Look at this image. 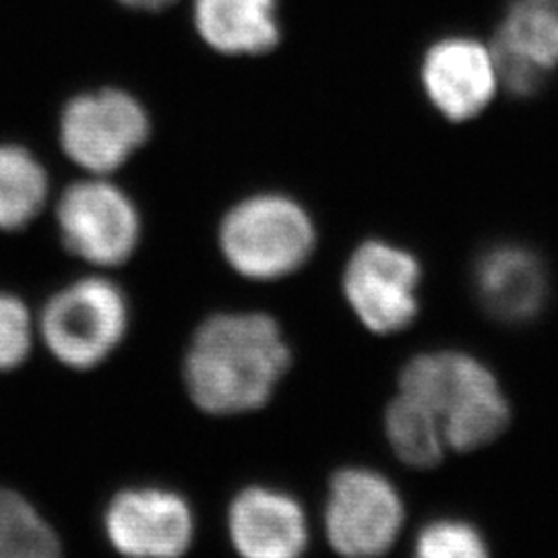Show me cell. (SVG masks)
<instances>
[{"instance_id": "cell-1", "label": "cell", "mask_w": 558, "mask_h": 558, "mask_svg": "<svg viewBox=\"0 0 558 558\" xmlns=\"http://www.w3.org/2000/svg\"><path fill=\"white\" fill-rule=\"evenodd\" d=\"M290 366L279 325L263 313H223L205 320L184 360L195 405L216 416L257 410Z\"/></svg>"}, {"instance_id": "cell-2", "label": "cell", "mask_w": 558, "mask_h": 558, "mask_svg": "<svg viewBox=\"0 0 558 558\" xmlns=\"http://www.w3.org/2000/svg\"><path fill=\"white\" fill-rule=\"evenodd\" d=\"M401 393L420 401L437 418L447 445L474 451L497 439L509 424V403L493 373L461 352H433L410 360Z\"/></svg>"}, {"instance_id": "cell-3", "label": "cell", "mask_w": 558, "mask_h": 558, "mask_svg": "<svg viewBox=\"0 0 558 558\" xmlns=\"http://www.w3.org/2000/svg\"><path fill=\"white\" fill-rule=\"evenodd\" d=\"M317 223L304 203L281 191L236 201L220 221L226 263L246 279L274 281L302 269L317 248Z\"/></svg>"}, {"instance_id": "cell-4", "label": "cell", "mask_w": 558, "mask_h": 558, "mask_svg": "<svg viewBox=\"0 0 558 558\" xmlns=\"http://www.w3.org/2000/svg\"><path fill=\"white\" fill-rule=\"evenodd\" d=\"M129 304L110 279H77L46 302L40 315L44 345L60 364L92 371L126 333Z\"/></svg>"}, {"instance_id": "cell-5", "label": "cell", "mask_w": 558, "mask_h": 558, "mask_svg": "<svg viewBox=\"0 0 558 558\" xmlns=\"http://www.w3.org/2000/svg\"><path fill=\"white\" fill-rule=\"evenodd\" d=\"M151 135V120L135 96L106 87L75 96L62 108L64 156L92 177H108L131 160Z\"/></svg>"}, {"instance_id": "cell-6", "label": "cell", "mask_w": 558, "mask_h": 558, "mask_svg": "<svg viewBox=\"0 0 558 558\" xmlns=\"http://www.w3.org/2000/svg\"><path fill=\"white\" fill-rule=\"evenodd\" d=\"M64 248L96 267H117L133 257L141 240L135 201L104 177L73 182L57 203Z\"/></svg>"}, {"instance_id": "cell-7", "label": "cell", "mask_w": 558, "mask_h": 558, "mask_svg": "<svg viewBox=\"0 0 558 558\" xmlns=\"http://www.w3.org/2000/svg\"><path fill=\"white\" fill-rule=\"evenodd\" d=\"M422 267L414 253L396 242H360L343 269V294L371 331L387 336L416 319Z\"/></svg>"}, {"instance_id": "cell-8", "label": "cell", "mask_w": 558, "mask_h": 558, "mask_svg": "<svg viewBox=\"0 0 558 558\" xmlns=\"http://www.w3.org/2000/svg\"><path fill=\"white\" fill-rule=\"evenodd\" d=\"M418 80L430 108L453 124L478 119L502 92L493 46L468 34L430 41L420 59Z\"/></svg>"}, {"instance_id": "cell-9", "label": "cell", "mask_w": 558, "mask_h": 558, "mask_svg": "<svg viewBox=\"0 0 558 558\" xmlns=\"http://www.w3.org/2000/svg\"><path fill=\"white\" fill-rule=\"evenodd\" d=\"M403 523L396 486L371 470L336 474L325 509L327 538L343 558H379L393 546Z\"/></svg>"}, {"instance_id": "cell-10", "label": "cell", "mask_w": 558, "mask_h": 558, "mask_svg": "<svg viewBox=\"0 0 558 558\" xmlns=\"http://www.w3.org/2000/svg\"><path fill=\"white\" fill-rule=\"evenodd\" d=\"M104 527L124 558H182L195 536L189 502L166 488L122 490L110 500Z\"/></svg>"}, {"instance_id": "cell-11", "label": "cell", "mask_w": 558, "mask_h": 558, "mask_svg": "<svg viewBox=\"0 0 558 558\" xmlns=\"http://www.w3.org/2000/svg\"><path fill=\"white\" fill-rule=\"evenodd\" d=\"M490 46L502 92L536 96L558 71V0H509Z\"/></svg>"}, {"instance_id": "cell-12", "label": "cell", "mask_w": 558, "mask_h": 558, "mask_svg": "<svg viewBox=\"0 0 558 558\" xmlns=\"http://www.w3.org/2000/svg\"><path fill=\"white\" fill-rule=\"evenodd\" d=\"M480 304L505 323L534 319L548 299V271L532 248L518 242L488 246L474 265Z\"/></svg>"}, {"instance_id": "cell-13", "label": "cell", "mask_w": 558, "mask_h": 558, "mask_svg": "<svg viewBox=\"0 0 558 558\" xmlns=\"http://www.w3.org/2000/svg\"><path fill=\"white\" fill-rule=\"evenodd\" d=\"M230 538L242 558H300L308 527L296 499L265 486L242 490L230 507Z\"/></svg>"}, {"instance_id": "cell-14", "label": "cell", "mask_w": 558, "mask_h": 558, "mask_svg": "<svg viewBox=\"0 0 558 558\" xmlns=\"http://www.w3.org/2000/svg\"><path fill=\"white\" fill-rule=\"evenodd\" d=\"M201 41L228 59H257L281 41L279 0H193Z\"/></svg>"}, {"instance_id": "cell-15", "label": "cell", "mask_w": 558, "mask_h": 558, "mask_svg": "<svg viewBox=\"0 0 558 558\" xmlns=\"http://www.w3.org/2000/svg\"><path fill=\"white\" fill-rule=\"evenodd\" d=\"M48 174L21 145H0V230L17 232L40 216L48 199Z\"/></svg>"}, {"instance_id": "cell-16", "label": "cell", "mask_w": 558, "mask_h": 558, "mask_svg": "<svg viewBox=\"0 0 558 558\" xmlns=\"http://www.w3.org/2000/svg\"><path fill=\"white\" fill-rule=\"evenodd\" d=\"M385 430L393 451L412 468H433L442 458L447 445L437 418L405 393H401L387 410Z\"/></svg>"}, {"instance_id": "cell-17", "label": "cell", "mask_w": 558, "mask_h": 558, "mask_svg": "<svg viewBox=\"0 0 558 558\" xmlns=\"http://www.w3.org/2000/svg\"><path fill=\"white\" fill-rule=\"evenodd\" d=\"M0 558H62L59 536L20 493L0 486Z\"/></svg>"}, {"instance_id": "cell-18", "label": "cell", "mask_w": 558, "mask_h": 558, "mask_svg": "<svg viewBox=\"0 0 558 558\" xmlns=\"http://www.w3.org/2000/svg\"><path fill=\"white\" fill-rule=\"evenodd\" d=\"M414 558H488V548L474 525L439 519L420 532Z\"/></svg>"}, {"instance_id": "cell-19", "label": "cell", "mask_w": 558, "mask_h": 558, "mask_svg": "<svg viewBox=\"0 0 558 558\" xmlns=\"http://www.w3.org/2000/svg\"><path fill=\"white\" fill-rule=\"evenodd\" d=\"M34 327L27 306L13 294L0 292V373L21 366L32 350Z\"/></svg>"}, {"instance_id": "cell-20", "label": "cell", "mask_w": 558, "mask_h": 558, "mask_svg": "<svg viewBox=\"0 0 558 558\" xmlns=\"http://www.w3.org/2000/svg\"><path fill=\"white\" fill-rule=\"evenodd\" d=\"M120 4L135 9V11H145V13H156V11H163L168 7H172L179 0H119Z\"/></svg>"}]
</instances>
